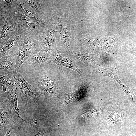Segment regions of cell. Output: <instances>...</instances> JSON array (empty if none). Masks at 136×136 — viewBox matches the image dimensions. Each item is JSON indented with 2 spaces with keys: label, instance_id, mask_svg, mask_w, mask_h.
<instances>
[{
  "label": "cell",
  "instance_id": "6da1fadb",
  "mask_svg": "<svg viewBox=\"0 0 136 136\" xmlns=\"http://www.w3.org/2000/svg\"><path fill=\"white\" fill-rule=\"evenodd\" d=\"M33 92L38 97L54 98L58 97L60 93L58 81L53 75L48 73L39 75L33 79Z\"/></svg>",
  "mask_w": 136,
  "mask_h": 136
},
{
  "label": "cell",
  "instance_id": "7a4b0ae2",
  "mask_svg": "<svg viewBox=\"0 0 136 136\" xmlns=\"http://www.w3.org/2000/svg\"><path fill=\"white\" fill-rule=\"evenodd\" d=\"M8 11L15 21L17 35L21 36H30L37 37L45 29L33 21L13 6Z\"/></svg>",
  "mask_w": 136,
  "mask_h": 136
},
{
  "label": "cell",
  "instance_id": "3957f363",
  "mask_svg": "<svg viewBox=\"0 0 136 136\" xmlns=\"http://www.w3.org/2000/svg\"><path fill=\"white\" fill-rule=\"evenodd\" d=\"M19 45L18 50L14 56L16 61L14 69L17 71L28 58L42 49L38 38L32 36H22Z\"/></svg>",
  "mask_w": 136,
  "mask_h": 136
},
{
  "label": "cell",
  "instance_id": "277c9868",
  "mask_svg": "<svg viewBox=\"0 0 136 136\" xmlns=\"http://www.w3.org/2000/svg\"><path fill=\"white\" fill-rule=\"evenodd\" d=\"M51 51L52 54V61L57 65L62 72V67H66L78 72L81 78H82L83 73L78 67L75 57L69 49L56 47Z\"/></svg>",
  "mask_w": 136,
  "mask_h": 136
},
{
  "label": "cell",
  "instance_id": "5b68a950",
  "mask_svg": "<svg viewBox=\"0 0 136 136\" xmlns=\"http://www.w3.org/2000/svg\"><path fill=\"white\" fill-rule=\"evenodd\" d=\"M0 45L16 35L15 23L8 11L0 15Z\"/></svg>",
  "mask_w": 136,
  "mask_h": 136
},
{
  "label": "cell",
  "instance_id": "8992f818",
  "mask_svg": "<svg viewBox=\"0 0 136 136\" xmlns=\"http://www.w3.org/2000/svg\"><path fill=\"white\" fill-rule=\"evenodd\" d=\"M17 78L20 91V95L22 102L29 106L37 104L39 101V97L32 89V86L28 83L18 72Z\"/></svg>",
  "mask_w": 136,
  "mask_h": 136
},
{
  "label": "cell",
  "instance_id": "52a82bcc",
  "mask_svg": "<svg viewBox=\"0 0 136 136\" xmlns=\"http://www.w3.org/2000/svg\"><path fill=\"white\" fill-rule=\"evenodd\" d=\"M58 32L56 25L54 24L49 25L39 35L38 39L43 49L51 51L56 47L55 39Z\"/></svg>",
  "mask_w": 136,
  "mask_h": 136
},
{
  "label": "cell",
  "instance_id": "ba28073f",
  "mask_svg": "<svg viewBox=\"0 0 136 136\" xmlns=\"http://www.w3.org/2000/svg\"><path fill=\"white\" fill-rule=\"evenodd\" d=\"M55 23L58 32L60 33L62 47L69 49L71 36L70 23L66 18L57 17Z\"/></svg>",
  "mask_w": 136,
  "mask_h": 136
},
{
  "label": "cell",
  "instance_id": "9c48e42d",
  "mask_svg": "<svg viewBox=\"0 0 136 136\" xmlns=\"http://www.w3.org/2000/svg\"><path fill=\"white\" fill-rule=\"evenodd\" d=\"M13 6L18 11L33 22L40 25L44 29H46L50 25L46 21L39 17L31 7L24 0H17Z\"/></svg>",
  "mask_w": 136,
  "mask_h": 136
},
{
  "label": "cell",
  "instance_id": "30bf717a",
  "mask_svg": "<svg viewBox=\"0 0 136 136\" xmlns=\"http://www.w3.org/2000/svg\"><path fill=\"white\" fill-rule=\"evenodd\" d=\"M0 129L6 127L12 128L15 126L12 117L13 112L11 102L8 100L0 103Z\"/></svg>",
  "mask_w": 136,
  "mask_h": 136
},
{
  "label": "cell",
  "instance_id": "8fae6325",
  "mask_svg": "<svg viewBox=\"0 0 136 136\" xmlns=\"http://www.w3.org/2000/svg\"><path fill=\"white\" fill-rule=\"evenodd\" d=\"M47 51L42 49L28 58L25 60L26 62L32 65L37 70H41L44 66L52 61V57Z\"/></svg>",
  "mask_w": 136,
  "mask_h": 136
},
{
  "label": "cell",
  "instance_id": "7c38bea8",
  "mask_svg": "<svg viewBox=\"0 0 136 136\" xmlns=\"http://www.w3.org/2000/svg\"><path fill=\"white\" fill-rule=\"evenodd\" d=\"M22 36L16 35L11 37L0 45V57L8 55L14 56L19 48V42Z\"/></svg>",
  "mask_w": 136,
  "mask_h": 136
},
{
  "label": "cell",
  "instance_id": "4fadbf2b",
  "mask_svg": "<svg viewBox=\"0 0 136 136\" xmlns=\"http://www.w3.org/2000/svg\"><path fill=\"white\" fill-rule=\"evenodd\" d=\"M89 94V85L85 83L76 90L64 94V106L65 107L69 103L78 101L81 99L87 97Z\"/></svg>",
  "mask_w": 136,
  "mask_h": 136
},
{
  "label": "cell",
  "instance_id": "5bb4252c",
  "mask_svg": "<svg viewBox=\"0 0 136 136\" xmlns=\"http://www.w3.org/2000/svg\"><path fill=\"white\" fill-rule=\"evenodd\" d=\"M70 51L75 57L90 66H100L101 64L100 58H98L96 54H90L82 50Z\"/></svg>",
  "mask_w": 136,
  "mask_h": 136
},
{
  "label": "cell",
  "instance_id": "9a60e30c",
  "mask_svg": "<svg viewBox=\"0 0 136 136\" xmlns=\"http://www.w3.org/2000/svg\"><path fill=\"white\" fill-rule=\"evenodd\" d=\"M9 88V91L6 98L8 99L11 104L13 114L23 121L33 125V124L23 119L20 115L19 110L18 106V100L20 97L19 88Z\"/></svg>",
  "mask_w": 136,
  "mask_h": 136
},
{
  "label": "cell",
  "instance_id": "2e32d148",
  "mask_svg": "<svg viewBox=\"0 0 136 136\" xmlns=\"http://www.w3.org/2000/svg\"><path fill=\"white\" fill-rule=\"evenodd\" d=\"M126 118L125 110L119 108L113 109L111 113L105 117L107 123L109 125H112L120 121H125Z\"/></svg>",
  "mask_w": 136,
  "mask_h": 136
},
{
  "label": "cell",
  "instance_id": "e0dca14e",
  "mask_svg": "<svg viewBox=\"0 0 136 136\" xmlns=\"http://www.w3.org/2000/svg\"><path fill=\"white\" fill-rule=\"evenodd\" d=\"M18 71L14 70L6 75L0 77V83L6 85L9 88H19L17 74Z\"/></svg>",
  "mask_w": 136,
  "mask_h": 136
},
{
  "label": "cell",
  "instance_id": "ac0fdd59",
  "mask_svg": "<svg viewBox=\"0 0 136 136\" xmlns=\"http://www.w3.org/2000/svg\"><path fill=\"white\" fill-rule=\"evenodd\" d=\"M16 62L14 57L11 56L7 55L2 57L0 60V70L7 71L8 73L15 70L13 67L15 66Z\"/></svg>",
  "mask_w": 136,
  "mask_h": 136
},
{
  "label": "cell",
  "instance_id": "d6986e66",
  "mask_svg": "<svg viewBox=\"0 0 136 136\" xmlns=\"http://www.w3.org/2000/svg\"><path fill=\"white\" fill-rule=\"evenodd\" d=\"M95 70L99 75L112 78L116 80L118 83L120 81L118 78L117 74V67L116 66H114L112 68L110 69H106L101 67H98Z\"/></svg>",
  "mask_w": 136,
  "mask_h": 136
},
{
  "label": "cell",
  "instance_id": "ffe728a7",
  "mask_svg": "<svg viewBox=\"0 0 136 136\" xmlns=\"http://www.w3.org/2000/svg\"><path fill=\"white\" fill-rule=\"evenodd\" d=\"M104 109V108L102 106H93L82 113L81 116L85 119L93 117L101 114Z\"/></svg>",
  "mask_w": 136,
  "mask_h": 136
},
{
  "label": "cell",
  "instance_id": "44dd1931",
  "mask_svg": "<svg viewBox=\"0 0 136 136\" xmlns=\"http://www.w3.org/2000/svg\"><path fill=\"white\" fill-rule=\"evenodd\" d=\"M17 0H1L0 15L4 14L8 11L15 3Z\"/></svg>",
  "mask_w": 136,
  "mask_h": 136
},
{
  "label": "cell",
  "instance_id": "7402d4cb",
  "mask_svg": "<svg viewBox=\"0 0 136 136\" xmlns=\"http://www.w3.org/2000/svg\"><path fill=\"white\" fill-rule=\"evenodd\" d=\"M121 88L126 93L129 101L136 108V96L132 90L124 85Z\"/></svg>",
  "mask_w": 136,
  "mask_h": 136
},
{
  "label": "cell",
  "instance_id": "603a6c76",
  "mask_svg": "<svg viewBox=\"0 0 136 136\" xmlns=\"http://www.w3.org/2000/svg\"><path fill=\"white\" fill-rule=\"evenodd\" d=\"M24 2L29 5L34 10L36 14H39L42 11V7L40 3V0H25Z\"/></svg>",
  "mask_w": 136,
  "mask_h": 136
},
{
  "label": "cell",
  "instance_id": "cb8c5ba5",
  "mask_svg": "<svg viewBox=\"0 0 136 136\" xmlns=\"http://www.w3.org/2000/svg\"><path fill=\"white\" fill-rule=\"evenodd\" d=\"M83 39L85 43L91 47L95 49H97L98 48L99 40H98L91 38L88 37L84 36Z\"/></svg>",
  "mask_w": 136,
  "mask_h": 136
},
{
  "label": "cell",
  "instance_id": "d4e9b609",
  "mask_svg": "<svg viewBox=\"0 0 136 136\" xmlns=\"http://www.w3.org/2000/svg\"><path fill=\"white\" fill-rule=\"evenodd\" d=\"M9 91L8 86L4 83H0V96L6 98Z\"/></svg>",
  "mask_w": 136,
  "mask_h": 136
},
{
  "label": "cell",
  "instance_id": "484cf974",
  "mask_svg": "<svg viewBox=\"0 0 136 136\" xmlns=\"http://www.w3.org/2000/svg\"><path fill=\"white\" fill-rule=\"evenodd\" d=\"M110 54L107 53H101L100 58L101 64L108 63L110 59Z\"/></svg>",
  "mask_w": 136,
  "mask_h": 136
},
{
  "label": "cell",
  "instance_id": "4316f807",
  "mask_svg": "<svg viewBox=\"0 0 136 136\" xmlns=\"http://www.w3.org/2000/svg\"><path fill=\"white\" fill-rule=\"evenodd\" d=\"M11 128L9 127H5V131L3 136H15Z\"/></svg>",
  "mask_w": 136,
  "mask_h": 136
},
{
  "label": "cell",
  "instance_id": "83f0119b",
  "mask_svg": "<svg viewBox=\"0 0 136 136\" xmlns=\"http://www.w3.org/2000/svg\"><path fill=\"white\" fill-rule=\"evenodd\" d=\"M127 53H130L136 56V45L132 46Z\"/></svg>",
  "mask_w": 136,
  "mask_h": 136
},
{
  "label": "cell",
  "instance_id": "f1b7e54d",
  "mask_svg": "<svg viewBox=\"0 0 136 136\" xmlns=\"http://www.w3.org/2000/svg\"><path fill=\"white\" fill-rule=\"evenodd\" d=\"M129 136H136V130L132 131L130 134Z\"/></svg>",
  "mask_w": 136,
  "mask_h": 136
},
{
  "label": "cell",
  "instance_id": "f546056e",
  "mask_svg": "<svg viewBox=\"0 0 136 136\" xmlns=\"http://www.w3.org/2000/svg\"><path fill=\"white\" fill-rule=\"evenodd\" d=\"M133 120L136 122V118H134L133 119Z\"/></svg>",
  "mask_w": 136,
  "mask_h": 136
}]
</instances>
